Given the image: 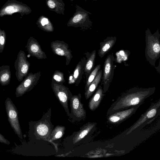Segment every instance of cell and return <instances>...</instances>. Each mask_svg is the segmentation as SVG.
<instances>
[{"mask_svg": "<svg viewBox=\"0 0 160 160\" xmlns=\"http://www.w3.org/2000/svg\"><path fill=\"white\" fill-rule=\"evenodd\" d=\"M145 54L147 60L153 67L160 56V34L158 29L152 34L147 28L145 31Z\"/></svg>", "mask_w": 160, "mask_h": 160, "instance_id": "obj_1", "label": "cell"}, {"mask_svg": "<svg viewBox=\"0 0 160 160\" xmlns=\"http://www.w3.org/2000/svg\"><path fill=\"white\" fill-rule=\"evenodd\" d=\"M8 120L15 133L22 140V135L18 119V110L11 98L8 97L5 102Z\"/></svg>", "mask_w": 160, "mask_h": 160, "instance_id": "obj_2", "label": "cell"}, {"mask_svg": "<svg viewBox=\"0 0 160 160\" xmlns=\"http://www.w3.org/2000/svg\"><path fill=\"white\" fill-rule=\"evenodd\" d=\"M51 88L56 98L64 109L67 116H70L68 102L72 95L69 88L63 84H58L51 80Z\"/></svg>", "mask_w": 160, "mask_h": 160, "instance_id": "obj_3", "label": "cell"}, {"mask_svg": "<svg viewBox=\"0 0 160 160\" xmlns=\"http://www.w3.org/2000/svg\"><path fill=\"white\" fill-rule=\"evenodd\" d=\"M115 61L113 53L109 54L105 60L102 78L104 93L107 91L112 82L116 68V65L114 64Z\"/></svg>", "mask_w": 160, "mask_h": 160, "instance_id": "obj_4", "label": "cell"}, {"mask_svg": "<svg viewBox=\"0 0 160 160\" xmlns=\"http://www.w3.org/2000/svg\"><path fill=\"white\" fill-rule=\"evenodd\" d=\"M81 95H72L70 98L71 112L69 118L72 119V122L75 121L84 120L86 117V112L82 103Z\"/></svg>", "mask_w": 160, "mask_h": 160, "instance_id": "obj_5", "label": "cell"}, {"mask_svg": "<svg viewBox=\"0 0 160 160\" xmlns=\"http://www.w3.org/2000/svg\"><path fill=\"white\" fill-rule=\"evenodd\" d=\"M41 75L40 71L34 73H28L16 88L15 93L16 97H21L32 89L38 82Z\"/></svg>", "mask_w": 160, "mask_h": 160, "instance_id": "obj_6", "label": "cell"}, {"mask_svg": "<svg viewBox=\"0 0 160 160\" xmlns=\"http://www.w3.org/2000/svg\"><path fill=\"white\" fill-rule=\"evenodd\" d=\"M15 75L19 82L22 81L28 73L30 63L27 60L25 52L20 50L14 63Z\"/></svg>", "mask_w": 160, "mask_h": 160, "instance_id": "obj_7", "label": "cell"}, {"mask_svg": "<svg viewBox=\"0 0 160 160\" xmlns=\"http://www.w3.org/2000/svg\"><path fill=\"white\" fill-rule=\"evenodd\" d=\"M28 9L26 5L16 0H8L0 10V17L6 15H12L14 13H19L22 16L27 12Z\"/></svg>", "mask_w": 160, "mask_h": 160, "instance_id": "obj_8", "label": "cell"}, {"mask_svg": "<svg viewBox=\"0 0 160 160\" xmlns=\"http://www.w3.org/2000/svg\"><path fill=\"white\" fill-rule=\"evenodd\" d=\"M51 47L54 54L65 57L66 64L68 65L73 57L68 44L63 41L57 40L51 43Z\"/></svg>", "mask_w": 160, "mask_h": 160, "instance_id": "obj_9", "label": "cell"}, {"mask_svg": "<svg viewBox=\"0 0 160 160\" xmlns=\"http://www.w3.org/2000/svg\"><path fill=\"white\" fill-rule=\"evenodd\" d=\"M25 48L29 55L38 59H45L47 58L38 42L32 37H30L28 40Z\"/></svg>", "mask_w": 160, "mask_h": 160, "instance_id": "obj_10", "label": "cell"}, {"mask_svg": "<svg viewBox=\"0 0 160 160\" xmlns=\"http://www.w3.org/2000/svg\"><path fill=\"white\" fill-rule=\"evenodd\" d=\"M52 128L46 120L37 122L34 127V133L37 138L50 140Z\"/></svg>", "mask_w": 160, "mask_h": 160, "instance_id": "obj_11", "label": "cell"}, {"mask_svg": "<svg viewBox=\"0 0 160 160\" xmlns=\"http://www.w3.org/2000/svg\"><path fill=\"white\" fill-rule=\"evenodd\" d=\"M116 40L115 36L108 37L100 43L98 54L101 58H103L111 49L116 43Z\"/></svg>", "mask_w": 160, "mask_h": 160, "instance_id": "obj_12", "label": "cell"}, {"mask_svg": "<svg viewBox=\"0 0 160 160\" xmlns=\"http://www.w3.org/2000/svg\"><path fill=\"white\" fill-rule=\"evenodd\" d=\"M86 59L84 57L76 65L72 74L76 86H78L82 79V75L84 73L85 65Z\"/></svg>", "mask_w": 160, "mask_h": 160, "instance_id": "obj_13", "label": "cell"}, {"mask_svg": "<svg viewBox=\"0 0 160 160\" xmlns=\"http://www.w3.org/2000/svg\"><path fill=\"white\" fill-rule=\"evenodd\" d=\"M85 54L87 59L84 67V73L87 79L93 69L96 57V51L94 50L91 53L87 52Z\"/></svg>", "mask_w": 160, "mask_h": 160, "instance_id": "obj_14", "label": "cell"}, {"mask_svg": "<svg viewBox=\"0 0 160 160\" xmlns=\"http://www.w3.org/2000/svg\"><path fill=\"white\" fill-rule=\"evenodd\" d=\"M102 71L100 70L93 81L87 90L85 91V96L86 99L89 98L93 94L101 80Z\"/></svg>", "mask_w": 160, "mask_h": 160, "instance_id": "obj_15", "label": "cell"}, {"mask_svg": "<svg viewBox=\"0 0 160 160\" xmlns=\"http://www.w3.org/2000/svg\"><path fill=\"white\" fill-rule=\"evenodd\" d=\"M11 78V72L9 65H3L0 67V84L5 86L10 83Z\"/></svg>", "mask_w": 160, "mask_h": 160, "instance_id": "obj_16", "label": "cell"}, {"mask_svg": "<svg viewBox=\"0 0 160 160\" xmlns=\"http://www.w3.org/2000/svg\"><path fill=\"white\" fill-rule=\"evenodd\" d=\"M91 128V127L89 125L86 124L82 127L73 138V144L77 143L81 141L88 135Z\"/></svg>", "mask_w": 160, "mask_h": 160, "instance_id": "obj_17", "label": "cell"}, {"mask_svg": "<svg viewBox=\"0 0 160 160\" xmlns=\"http://www.w3.org/2000/svg\"><path fill=\"white\" fill-rule=\"evenodd\" d=\"M103 90L101 86H99L92 98L90 101L89 107L91 110H93L96 107L97 102L98 101L102 95Z\"/></svg>", "mask_w": 160, "mask_h": 160, "instance_id": "obj_18", "label": "cell"}, {"mask_svg": "<svg viewBox=\"0 0 160 160\" xmlns=\"http://www.w3.org/2000/svg\"><path fill=\"white\" fill-rule=\"evenodd\" d=\"M65 127L62 126L56 127L54 130L51 132L50 135V138L51 140H55L61 138L64 133Z\"/></svg>", "mask_w": 160, "mask_h": 160, "instance_id": "obj_19", "label": "cell"}, {"mask_svg": "<svg viewBox=\"0 0 160 160\" xmlns=\"http://www.w3.org/2000/svg\"><path fill=\"white\" fill-rule=\"evenodd\" d=\"M101 68V65L99 64L97 65L93 68L88 78L86 79V85L85 87V90L86 91L89 86L91 82L93 81L96 77L98 71L100 70Z\"/></svg>", "mask_w": 160, "mask_h": 160, "instance_id": "obj_20", "label": "cell"}, {"mask_svg": "<svg viewBox=\"0 0 160 160\" xmlns=\"http://www.w3.org/2000/svg\"><path fill=\"white\" fill-rule=\"evenodd\" d=\"M52 80L58 84H63L65 82L64 73L59 71L56 70L53 73Z\"/></svg>", "mask_w": 160, "mask_h": 160, "instance_id": "obj_21", "label": "cell"}, {"mask_svg": "<svg viewBox=\"0 0 160 160\" xmlns=\"http://www.w3.org/2000/svg\"><path fill=\"white\" fill-rule=\"evenodd\" d=\"M6 40V33L4 30L0 28V53L2 52L5 47Z\"/></svg>", "mask_w": 160, "mask_h": 160, "instance_id": "obj_22", "label": "cell"}, {"mask_svg": "<svg viewBox=\"0 0 160 160\" xmlns=\"http://www.w3.org/2000/svg\"><path fill=\"white\" fill-rule=\"evenodd\" d=\"M0 142L3 143L7 145H9L10 142L3 135L0 133Z\"/></svg>", "mask_w": 160, "mask_h": 160, "instance_id": "obj_23", "label": "cell"}, {"mask_svg": "<svg viewBox=\"0 0 160 160\" xmlns=\"http://www.w3.org/2000/svg\"><path fill=\"white\" fill-rule=\"evenodd\" d=\"M156 110L155 109H152L149 111L147 113V116L148 118L154 117L156 113Z\"/></svg>", "mask_w": 160, "mask_h": 160, "instance_id": "obj_24", "label": "cell"}, {"mask_svg": "<svg viewBox=\"0 0 160 160\" xmlns=\"http://www.w3.org/2000/svg\"><path fill=\"white\" fill-rule=\"evenodd\" d=\"M82 18V16L81 14H78L74 17L72 19L73 22L77 23L79 22Z\"/></svg>", "mask_w": 160, "mask_h": 160, "instance_id": "obj_25", "label": "cell"}, {"mask_svg": "<svg viewBox=\"0 0 160 160\" xmlns=\"http://www.w3.org/2000/svg\"><path fill=\"white\" fill-rule=\"evenodd\" d=\"M48 6L51 8H53L55 7L54 2L52 0H49L48 2Z\"/></svg>", "mask_w": 160, "mask_h": 160, "instance_id": "obj_26", "label": "cell"}, {"mask_svg": "<svg viewBox=\"0 0 160 160\" xmlns=\"http://www.w3.org/2000/svg\"><path fill=\"white\" fill-rule=\"evenodd\" d=\"M68 83L69 84H71L73 83H75V82L73 77L72 74H70L69 75V77L68 78Z\"/></svg>", "mask_w": 160, "mask_h": 160, "instance_id": "obj_27", "label": "cell"}, {"mask_svg": "<svg viewBox=\"0 0 160 160\" xmlns=\"http://www.w3.org/2000/svg\"><path fill=\"white\" fill-rule=\"evenodd\" d=\"M49 23L48 19L43 18L41 21V24L42 26H44L46 25H47Z\"/></svg>", "mask_w": 160, "mask_h": 160, "instance_id": "obj_28", "label": "cell"}, {"mask_svg": "<svg viewBox=\"0 0 160 160\" xmlns=\"http://www.w3.org/2000/svg\"><path fill=\"white\" fill-rule=\"evenodd\" d=\"M120 118L119 117L114 116L110 118V121L113 122H116L119 120Z\"/></svg>", "mask_w": 160, "mask_h": 160, "instance_id": "obj_29", "label": "cell"}]
</instances>
